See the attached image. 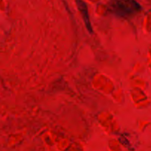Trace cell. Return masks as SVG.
Wrapping results in <instances>:
<instances>
[{"instance_id":"cell-1","label":"cell","mask_w":151,"mask_h":151,"mask_svg":"<svg viewBox=\"0 0 151 151\" xmlns=\"http://www.w3.org/2000/svg\"><path fill=\"white\" fill-rule=\"evenodd\" d=\"M111 10L120 16H128L137 13L142 9L136 0H112Z\"/></svg>"},{"instance_id":"cell-2","label":"cell","mask_w":151,"mask_h":151,"mask_svg":"<svg viewBox=\"0 0 151 151\" xmlns=\"http://www.w3.org/2000/svg\"><path fill=\"white\" fill-rule=\"evenodd\" d=\"M77 3V5H78V9L81 11V14H82L83 18V20L85 22L86 25L87 29H88L90 32H92V28H91V22H90L89 16H88V7H87L86 4L84 2L83 0H75Z\"/></svg>"}]
</instances>
